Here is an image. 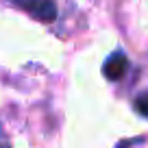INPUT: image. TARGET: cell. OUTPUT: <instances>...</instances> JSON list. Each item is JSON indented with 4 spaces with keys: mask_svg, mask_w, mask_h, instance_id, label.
<instances>
[{
    "mask_svg": "<svg viewBox=\"0 0 148 148\" xmlns=\"http://www.w3.org/2000/svg\"><path fill=\"white\" fill-rule=\"evenodd\" d=\"M126 68H129V61H126V57L122 55V52H116V55H111L109 59L105 61V68H102V72H105L107 79L118 81V79H122V74L126 72Z\"/></svg>",
    "mask_w": 148,
    "mask_h": 148,
    "instance_id": "2",
    "label": "cell"
},
{
    "mask_svg": "<svg viewBox=\"0 0 148 148\" xmlns=\"http://www.w3.org/2000/svg\"><path fill=\"white\" fill-rule=\"evenodd\" d=\"M18 7L26 9L31 15H35L42 22H50L57 18V7L52 0H13Z\"/></svg>",
    "mask_w": 148,
    "mask_h": 148,
    "instance_id": "1",
    "label": "cell"
},
{
    "mask_svg": "<svg viewBox=\"0 0 148 148\" xmlns=\"http://www.w3.org/2000/svg\"><path fill=\"white\" fill-rule=\"evenodd\" d=\"M0 148H5V137H2V131H0Z\"/></svg>",
    "mask_w": 148,
    "mask_h": 148,
    "instance_id": "4",
    "label": "cell"
},
{
    "mask_svg": "<svg viewBox=\"0 0 148 148\" xmlns=\"http://www.w3.org/2000/svg\"><path fill=\"white\" fill-rule=\"evenodd\" d=\"M135 109H137V113H142L144 118H148V92L137 96V100H135Z\"/></svg>",
    "mask_w": 148,
    "mask_h": 148,
    "instance_id": "3",
    "label": "cell"
}]
</instances>
